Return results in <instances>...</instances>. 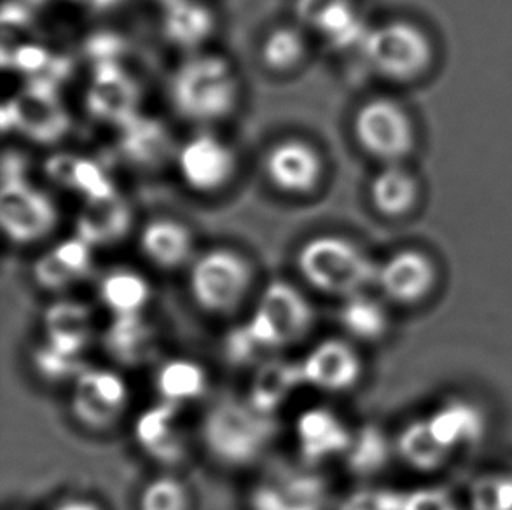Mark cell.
<instances>
[{"instance_id":"obj_31","label":"cell","mask_w":512,"mask_h":510,"mask_svg":"<svg viewBox=\"0 0 512 510\" xmlns=\"http://www.w3.org/2000/svg\"><path fill=\"white\" fill-rule=\"evenodd\" d=\"M334 49H348L359 46L366 37L369 27L364 25L357 7L352 0H340L327 11L312 28Z\"/></svg>"},{"instance_id":"obj_32","label":"cell","mask_w":512,"mask_h":510,"mask_svg":"<svg viewBox=\"0 0 512 510\" xmlns=\"http://www.w3.org/2000/svg\"><path fill=\"white\" fill-rule=\"evenodd\" d=\"M397 448L402 460L420 470L437 469L451 456L450 449L437 439L429 421H416L404 428Z\"/></svg>"},{"instance_id":"obj_42","label":"cell","mask_w":512,"mask_h":510,"mask_svg":"<svg viewBox=\"0 0 512 510\" xmlns=\"http://www.w3.org/2000/svg\"><path fill=\"white\" fill-rule=\"evenodd\" d=\"M51 510H102L100 505L91 502L88 498H69L55 505Z\"/></svg>"},{"instance_id":"obj_3","label":"cell","mask_w":512,"mask_h":510,"mask_svg":"<svg viewBox=\"0 0 512 510\" xmlns=\"http://www.w3.org/2000/svg\"><path fill=\"white\" fill-rule=\"evenodd\" d=\"M296 266L313 289L345 299L376 283L378 275V264L357 243L340 235L306 240L296 255Z\"/></svg>"},{"instance_id":"obj_45","label":"cell","mask_w":512,"mask_h":510,"mask_svg":"<svg viewBox=\"0 0 512 510\" xmlns=\"http://www.w3.org/2000/svg\"><path fill=\"white\" fill-rule=\"evenodd\" d=\"M72 2H79V4H84V6H86V0H72Z\"/></svg>"},{"instance_id":"obj_17","label":"cell","mask_w":512,"mask_h":510,"mask_svg":"<svg viewBox=\"0 0 512 510\" xmlns=\"http://www.w3.org/2000/svg\"><path fill=\"white\" fill-rule=\"evenodd\" d=\"M180 406L161 400L137 416L133 435L144 453L161 465H177L184 460L186 446L177 425Z\"/></svg>"},{"instance_id":"obj_37","label":"cell","mask_w":512,"mask_h":510,"mask_svg":"<svg viewBox=\"0 0 512 510\" xmlns=\"http://www.w3.org/2000/svg\"><path fill=\"white\" fill-rule=\"evenodd\" d=\"M261 353H264V350L257 345L247 324L236 325L224 339V357L233 366H250L259 359Z\"/></svg>"},{"instance_id":"obj_23","label":"cell","mask_w":512,"mask_h":510,"mask_svg":"<svg viewBox=\"0 0 512 510\" xmlns=\"http://www.w3.org/2000/svg\"><path fill=\"white\" fill-rule=\"evenodd\" d=\"M215 16L198 0H163V34L173 46L198 49L214 34Z\"/></svg>"},{"instance_id":"obj_10","label":"cell","mask_w":512,"mask_h":510,"mask_svg":"<svg viewBox=\"0 0 512 510\" xmlns=\"http://www.w3.org/2000/svg\"><path fill=\"white\" fill-rule=\"evenodd\" d=\"M128 406V385L111 369L86 367L74 380L70 409L83 427L102 432L118 423Z\"/></svg>"},{"instance_id":"obj_43","label":"cell","mask_w":512,"mask_h":510,"mask_svg":"<svg viewBox=\"0 0 512 510\" xmlns=\"http://www.w3.org/2000/svg\"><path fill=\"white\" fill-rule=\"evenodd\" d=\"M123 2L125 0H86V6L90 7L91 11H95V13H107V11H114Z\"/></svg>"},{"instance_id":"obj_35","label":"cell","mask_w":512,"mask_h":510,"mask_svg":"<svg viewBox=\"0 0 512 510\" xmlns=\"http://www.w3.org/2000/svg\"><path fill=\"white\" fill-rule=\"evenodd\" d=\"M189 491L175 477H158L140 495V510H189Z\"/></svg>"},{"instance_id":"obj_34","label":"cell","mask_w":512,"mask_h":510,"mask_svg":"<svg viewBox=\"0 0 512 510\" xmlns=\"http://www.w3.org/2000/svg\"><path fill=\"white\" fill-rule=\"evenodd\" d=\"M34 367L42 380L49 383L74 381L86 369L83 357L60 352L46 341L34 352Z\"/></svg>"},{"instance_id":"obj_30","label":"cell","mask_w":512,"mask_h":510,"mask_svg":"<svg viewBox=\"0 0 512 510\" xmlns=\"http://www.w3.org/2000/svg\"><path fill=\"white\" fill-rule=\"evenodd\" d=\"M340 322L352 338L367 343L378 341L388 331L387 311L376 299L364 294L346 297L340 310Z\"/></svg>"},{"instance_id":"obj_26","label":"cell","mask_w":512,"mask_h":510,"mask_svg":"<svg viewBox=\"0 0 512 510\" xmlns=\"http://www.w3.org/2000/svg\"><path fill=\"white\" fill-rule=\"evenodd\" d=\"M371 201L374 208L385 217H402L409 214L418 201V182L415 175L401 163L383 165L371 182Z\"/></svg>"},{"instance_id":"obj_8","label":"cell","mask_w":512,"mask_h":510,"mask_svg":"<svg viewBox=\"0 0 512 510\" xmlns=\"http://www.w3.org/2000/svg\"><path fill=\"white\" fill-rule=\"evenodd\" d=\"M60 221L55 201L27 177L2 180L0 224L9 242L32 245L48 238Z\"/></svg>"},{"instance_id":"obj_7","label":"cell","mask_w":512,"mask_h":510,"mask_svg":"<svg viewBox=\"0 0 512 510\" xmlns=\"http://www.w3.org/2000/svg\"><path fill=\"white\" fill-rule=\"evenodd\" d=\"M360 147L383 165L402 163L415 144V126L408 112L392 98H371L353 118Z\"/></svg>"},{"instance_id":"obj_41","label":"cell","mask_w":512,"mask_h":510,"mask_svg":"<svg viewBox=\"0 0 512 510\" xmlns=\"http://www.w3.org/2000/svg\"><path fill=\"white\" fill-rule=\"evenodd\" d=\"M13 63H16L18 69L32 74L48 67L49 55L46 49L25 46V48L16 49V55L13 53Z\"/></svg>"},{"instance_id":"obj_36","label":"cell","mask_w":512,"mask_h":510,"mask_svg":"<svg viewBox=\"0 0 512 510\" xmlns=\"http://www.w3.org/2000/svg\"><path fill=\"white\" fill-rule=\"evenodd\" d=\"M93 250L95 249L91 245L74 235L56 243L51 252L65 268L69 269L70 275L74 276L77 282H81L93 271Z\"/></svg>"},{"instance_id":"obj_25","label":"cell","mask_w":512,"mask_h":510,"mask_svg":"<svg viewBox=\"0 0 512 510\" xmlns=\"http://www.w3.org/2000/svg\"><path fill=\"white\" fill-rule=\"evenodd\" d=\"M151 285L144 275L130 268H114L107 271L100 285L98 297L112 317L142 315L151 301Z\"/></svg>"},{"instance_id":"obj_2","label":"cell","mask_w":512,"mask_h":510,"mask_svg":"<svg viewBox=\"0 0 512 510\" xmlns=\"http://www.w3.org/2000/svg\"><path fill=\"white\" fill-rule=\"evenodd\" d=\"M277 432V416L233 397L217 400L201 423V439L208 453L228 467H245L259 460Z\"/></svg>"},{"instance_id":"obj_11","label":"cell","mask_w":512,"mask_h":510,"mask_svg":"<svg viewBox=\"0 0 512 510\" xmlns=\"http://www.w3.org/2000/svg\"><path fill=\"white\" fill-rule=\"evenodd\" d=\"M264 172L278 191L306 196L322 184L326 161L319 149L305 138H284L266 152Z\"/></svg>"},{"instance_id":"obj_29","label":"cell","mask_w":512,"mask_h":510,"mask_svg":"<svg viewBox=\"0 0 512 510\" xmlns=\"http://www.w3.org/2000/svg\"><path fill=\"white\" fill-rule=\"evenodd\" d=\"M306 56H308V41L301 28L280 25L264 37L261 60L264 67L271 72H277V74L292 72L303 65Z\"/></svg>"},{"instance_id":"obj_24","label":"cell","mask_w":512,"mask_h":510,"mask_svg":"<svg viewBox=\"0 0 512 510\" xmlns=\"http://www.w3.org/2000/svg\"><path fill=\"white\" fill-rule=\"evenodd\" d=\"M154 338V329L144 315H123L112 317L104 332V346L121 366L137 367L153 355Z\"/></svg>"},{"instance_id":"obj_4","label":"cell","mask_w":512,"mask_h":510,"mask_svg":"<svg viewBox=\"0 0 512 510\" xmlns=\"http://www.w3.org/2000/svg\"><path fill=\"white\" fill-rule=\"evenodd\" d=\"M254 282V268L245 255L215 247L198 255L189 268V292L201 310L229 315L240 308Z\"/></svg>"},{"instance_id":"obj_15","label":"cell","mask_w":512,"mask_h":510,"mask_svg":"<svg viewBox=\"0 0 512 510\" xmlns=\"http://www.w3.org/2000/svg\"><path fill=\"white\" fill-rule=\"evenodd\" d=\"M305 385L320 392L352 390L362 378V360L343 339H324L301 360Z\"/></svg>"},{"instance_id":"obj_38","label":"cell","mask_w":512,"mask_h":510,"mask_svg":"<svg viewBox=\"0 0 512 510\" xmlns=\"http://www.w3.org/2000/svg\"><path fill=\"white\" fill-rule=\"evenodd\" d=\"M34 280L41 289L49 290V292H60V290L69 289L76 278L70 275L69 269L63 266L62 262L56 259V255L51 252H44L41 257H37L32 268Z\"/></svg>"},{"instance_id":"obj_13","label":"cell","mask_w":512,"mask_h":510,"mask_svg":"<svg viewBox=\"0 0 512 510\" xmlns=\"http://www.w3.org/2000/svg\"><path fill=\"white\" fill-rule=\"evenodd\" d=\"M437 278L436 264L429 255L404 249L378 264L376 283L392 303L418 306L436 292Z\"/></svg>"},{"instance_id":"obj_40","label":"cell","mask_w":512,"mask_h":510,"mask_svg":"<svg viewBox=\"0 0 512 510\" xmlns=\"http://www.w3.org/2000/svg\"><path fill=\"white\" fill-rule=\"evenodd\" d=\"M340 0H296V16L305 27L313 28L324 14Z\"/></svg>"},{"instance_id":"obj_28","label":"cell","mask_w":512,"mask_h":510,"mask_svg":"<svg viewBox=\"0 0 512 510\" xmlns=\"http://www.w3.org/2000/svg\"><path fill=\"white\" fill-rule=\"evenodd\" d=\"M207 386V373L198 362L189 359L167 360L156 374L161 400L175 406L200 399L207 392Z\"/></svg>"},{"instance_id":"obj_39","label":"cell","mask_w":512,"mask_h":510,"mask_svg":"<svg viewBox=\"0 0 512 510\" xmlns=\"http://www.w3.org/2000/svg\"><path fill=\"white\" fill-rule=\"evenodd\" d=\"M402 498L392 491L359 490L348 495L340 510H401Z\"/></svg>"},{"instance_id":"obj_9","label":"cell","mask_w":512,"mask_h":510,"mask_svg":"<svg viewBox=\"0 0 512 510\" xmlns=\"http://www.w3.org/2000/svg\"><path fill=\"white\" fill-rule=\"evenodd\" d=\"M180 179L196 193L212 194L231 184L238 170L236 152L224 138L200 131L175 151Z\"/></svg>"},{"instance_id":"obj_22","label":"cell","mask_w":512,"mask_h":510,"mask_svg":"<svg viewBox=\"0 0 512 510\" xmlns=\"http://www.w3.org/2000/svg\"><path fill=\"white\" fill-rule=\"evenodd\" d=\"M305 385L301 362L285 359L263 360L250 383L249 402L261 413L277 416V411L299 386Z\"/></svg>"},{"instance_id":"obj_33","label":"cell","mask_w":512,"mask_h":510,"mask_svg":"<svg viewBox=\"0 0 512 510\" xmlns=\"http://www.w3.org/2000/svg\"><path fill=\"white\" fill-rule=\"evenodd\" d=\"M388 460V442L378 428L362 427L352 437L345 453L348 470L355 476H373L385 467Z\"/></svg>"},{"instance_id":"obj_14","label":"cell","mask_w":512,"mask_h":510,"mask_svg":"<svg viewBox=\"0 0 512 510\" xmlns=\"http://www.w3.org/2000/svg\"><path fill=\"white\" fill-rule=\"evenodd\" d=\"M252 510H326L327 486L319 474L278 470L250 491Z\"/></svg>"},{"instance_id":"obj_19","label":"cell","mask_w":512,"mask_h":510,"mask_svg":"<svg viewBox=\"0 0 512 510\" xmlns=\"http://www.w3.org/2000/svg\"><path fill=\"white\" fill-rule=\"evenodd\" d=\"M140 252L156 268L172 271L193 262L194 238L184 222L156 217L142 228Z\"/></svg>"},{"instance_id":"obj_12","label":"cell","mask_w":512,"mask_h":510,"mask_svg":"<svg viewBox=\"0 0 512 510\" xmlns=\"http://www.w3.org/2000/svg\"><path fill=\"white\" fill-rule=\"evenodd\" d=\"M140 86L118 62L97 63L86 93V109L98 123L121 128L139 116Z\"/></svg>"},{"instance_id":"obj_44","label":"cell","mask_w":512,"mask_h":510,"mask_svg":"<svg viewBox=\"0 0 512 510\" xmlns=\"http://www.w3.org/2000/svg\"><path fill=\"white\" fill-rule=\"evenodd\" d=\"M48 2L49 0H25V4H28V6H44Z\"/></svg>"},{"instance_id":"obj_5","label":"cell","mask_w":512,"mask_h":510,"mask_svg":"<svg viewBox=\"0 0 512 510\" xmlns=\"http://www.w3.org/2000/svg\"><path fill=\"white\" fill-rule=\"evenodd\" d=\"M360 51L367 65L392 81H413L432 63V42L409 21H387L369 27Z\"/></svg>"},{"instance_id":"obj_27","label":"cell","mask_w":512,"mask_h":510,"mask_svg":"<svg viewBox=\"0 0 512 510\" xmlns=\"http://www.w3.org/2000/svg\"><path fill=\"white\" fill-rule=\"evenodd\" d=\"M119 145L126 158L135 165L154 166L172 149L170 133L158 119L135 116L119 128Z\"/></svg>"},{"instance_id":"obj_6","label":"cell","mask_w":512,"mask_h":510,"mask_svg":"<svg viewBox=\"0 0 512 510\" xmlns=\"http://www.w3.org/2000/svg\"><path fill=\"white\" fill-rule=\"evenodd\" d=\"M313 308L294 285L273 280L264 287L252 317L245 322L264 353L298 343L312 329Z\"/></svg>"},{"instance_id":"obj_20","label":"cell","mask_w":512,"mask_h":510,"mask_svg":"<svg viewBox=\"0 0 512 510\" xmlns=\"http://www.w3.org/2000/svg\"><path fill=\"white\" fill-rule=\"evenodd\" d=\"M44 170L56 186L81 194L83 200H100L118 193L102 165L86 156L56 152L46 161Z\"/></svg>"},{"instance_id":"obj_1","label":"cell","mask_w":512,"mask_h":510,"mask_svg":"<svg viewBox=\"0 0 512 510\" xmlns=\"http://www.w3.org/2000/svg\"><path fill=\"white\" fill-rule=\"evenodd\" d=\"M168 98L179 118L210 126L231 118L242 98V84L226 56L194 53L173 70Z\"/></svg>"},{"instance_id":"obj_21","label":"cell","mask_w":512,"mask_h":510,"mask_svg":"<svg viewBox=\"0 0 512 510\" xmlns=\"http://www.w3.org/2000/svg\"><path fill=\"white\" fill-rule=\"evenodd\" d=\"M46 343L60 352L83 357L93 336V317L79 301L60 299L44 311Z\"/></svg>"},{"instance_id":"obj_18","label":"cell","mask_w":512,"mask_h":510,"mask_svg":"<svg viewBox=\"0 0 512 510\" xmlns=\"http://www.w3.org/2000/svg\"><path fill=\"white\" fill-rule=\"evenodd\" d=\"M353 434L338 414L327 407H312L296 421L299 453L310 465L326 462L334 456H345Z\"/></svg>"},{"instance_id":"obj_16","label":"cell","mask_w":512,"mask_h":510,"mask_svg":"<svg viewBox=\"0 0 512 510\" xmlns=\"http://www.w3.org/2000/svg\"><path fill=\"white\" fill-rule=\"evenodd\" d=\"M133 228L130 203L116 193L100 200H84L77 212L74 235L93 249H105L123 242Z\"/></svg>"}]
</instances>
